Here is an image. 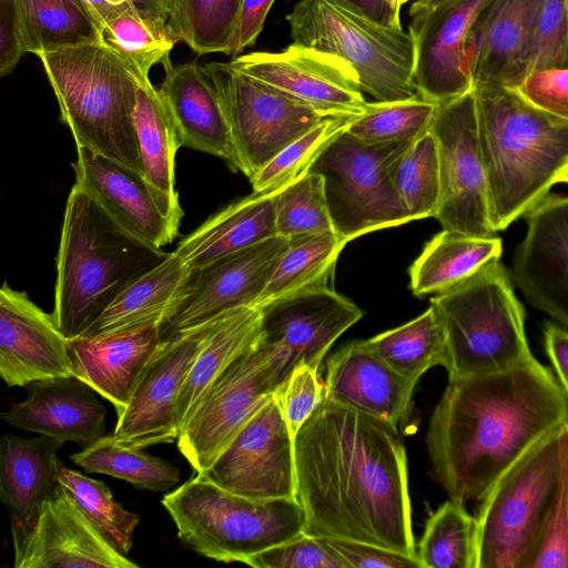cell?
Masks as SVG:
<instances>
[{"label":"cell","mask_w":568,"mask_h":568,"mask_svg":"<svg viewBox=\"0 0 568 568\" xmlns=\"http://www.w3.org/2000/svg\"><path fill=\"white\" fill-rule=\"evenodd\" d=\"M399 433L369 414L321 402L294 436L304 532L417 557Z\"/></svg>","instance_id":"1"},{"label":"cell","mask_w":568,"mask_h":568,"mask_svg":"<svg viewBox=\"0 0 568 568\" xmlns=\"http://www.w3.org/2000/svg\"><path fill=\"white\" fill-rule=\"evenodd\" d=\"M568 423V398L537 359L450 379L427 430L432 469L450 498L480 500L534 445Z\"/></svg>","instance_id":"2"},{"label":"cell","mask_w":568,"mask_h":568,"mask_svg":"<svg viewBox=\"0 0 568 568\" xmlns=\"http://www.w3.org/2000/svg\"><path fill=\"white\" fill-rule=\"evenodd\" d=\"M473 90L496 233L549 195L568 163V121L532 105L513 87L478 84Z\"/></svg>","instance_id":"3"},{"label":"cell","mask_w":568,"mask_h":568,"mask_svg":"<svg viewBox=\"0 0 568 568\" xmlns=\"http://www.w3.org/2000/svg\"><path fill=\"white\" fill-rule=\"evenodd\" d=\"M169 253L120 229L78 185L64 210L53 318L68 339L83 335L118 293Z\"/></svg>","instance_id":"4"},{"label":"cell","mask_w":568,"mask_h":568,"mask_svg":"<svg viewBox=\"0 0 568 568\" xmlns=\"http://www.w3.org/2000/svg\"><path fill=\"white\" fill-rule=\"evenodd\" d=\"M38 58L77 148L142 174L134 128L136 83L119 57L94 42Z\"/></svg>","instance_id":"5"},{"label":"cell","mask_w":568,"mask_h":568,"mask_svg":"<svg viewBox=\"0 0 568 568\" xmlns=\"http://www.w3.org/2000/svg\"><path fill=\"white\" fill-rule=\"evenodd\" d=\"M447 347L448 378L487 375L536 361L525 331V310L511 275L494 260L430 298Z\"/></svg>","instance_id":"6"},{"label":"cell","mask_w":568,"mask_h":568,"mask_svg":"<svg viewBox=\"0 0 568 568\" xmlns=\"http://www.w3.org/2000/svg\"><path fill=\"white\" fill-rule=\"evenodd\" d=\"M162 505L180 540L191 550L221 562H243L305 530L296 498L250 499L196 473L166 494Z\"/></svg>","instance_id":"7"},{"label":"cell","mask_w":568,"mask_h":568,"mask_svg":"<svg viewBox=\"0 0 568 568\" xmlns=\"http://www.w3.org/2000/svg\"><path fill=\"white\" fill-rule=\"evenodd\" d=\"M286 21L294 43L346 62L376 101L419 94L413 39L402 27L382 24L347 0H301Z\"/></svg>","instance_id":"8"},{"label":"cell","mask_w":568,"mask_h":568,"mask_svg":"<svg viewBox=\"0 0 568 568\" xmlns=\"http://www.w3.org/2000/svg\"><path fill=\"white\" fill-rule=\"evenodd\" d=\"M562 427L534 445L479 500L475 568H525L557 481Z\"/></svg>","instance_id":"9"},{"label":"cell","mask_w":568,"mask_h":568,"mask_svg":"<svg viewBox=\"0 0 568 568\" xmlns=\"http://www.w3.org/2000/svg\"><path fill=\"white\" fill-rule=\"evenodd\" d=\"M412 142L365 143L345 130L310 166L324 180L334 231L346 243L413 221L394 183L396 163Z\"/></svg>","instance_id":"10"},{"label":"cell","mask_w":568,"mask_h":568,"mask_svg":"<svg viewBox=\"0 0 568 568\" xmlns=\"http://www.w3.org/2000/svg\"><path fill=\"white\" fill-rule=\"evenodd\" d=\"M203 68L227 114L239 171L250 180L314 126L345 115L303 101L231 62H211Z\"/></svg>","instance_id":"11"},{"label":"cell","mask_w":568,"mask_h":568,"mask_svg":"<svg viewBox=\"0 0 568 568\" xmlns=\"http://www.w3.org/2000/svg\"><path fill=\"white\" fill-rule=\"evenodd\" d=\"M428 130L436 141L440 173L434 217L445 230L494 235L474 90L439 103Z\"/></svg>","instance_id":"12"},{"label":"cell","mask_w":568,"mask_h":568,"mask_svg":"<svg viewBox=\"0 0 568 568\" xmlns=\"http://www.w3.org/2000/svg\"><path fill=\"white\" fill-rule=\"evenodd\" d=\"M268 358L257 342L212 383L178 437L193 469L205 473L275 393Z\"/></svg>","instance_id":"13"},{"label":"cell","mask_w":568,"mask_h":568,"mask_svg":"<svg viewBox=\"0 0 568 568\" xmlns=\"http://www.w3.org/2000/svg\"><path fill=\"white\" fill-rule=\"evenodd\" d=\"M258 308L257 345L268 358L276 389L298 366L318 369L334 342L363 317L358 306L331 287L295 293Z\"/></svg>","instance_id":"14"},{"label":"cell","mask_w":568,"mask_h":568,"mask_svg":"<svg viewBox=\"0 0 568 568\" xmlns=\"http://www.w3.org/2000/svg\"><path fill=\"white\" fill-rule=\"evenodd\" d=\"M201 474L250 499L296 498L294 437L274 395Z\"/></svg>","instance_id":"15"},{"label":"cell","mask_w":568,"mask_h":568,"mask_svg":"<svg viewBox=\"0 0 568 568\" xmlns=\"http://www.w3.org/2000/svg\"><path fill=\"white\" fill-rule=\"evenodd\" d=\"M288 243L276 235L192 271L182 301L161 325V343L232 310L256 307Z\"/></svg>","instance_id":"16"},{"label":"cell","mask_w":568,"mask_h":568,"mask_svg":"<svg viewBox=\"0 0 568 568\" xmlns=\"http://www.w3.org/2000/svg\"><path fill=\"white\" fill-rule=\"evenodd\" d=\"M216 317L162 342L112 433L122 445L144 449L179 437L176 400Z\"/></svg>","instance_id":"17"},{"label":"cell","mask_w":568,"mask_h":568,"mask_svg":"<svg viewBox=\"0 0 568 568\" xmlns=\"http://www.w3.org/2000/svg\"><path fill=\"white\" fill-rule=\"evenodd\" d=\"M77 153L75 185L120 229L156 250L176 237L181 205L161 195L140 173L84 148H77Z\"/></svg>","instance_id":"18"},{"label":"cell","mask_w":568,"mask_h":568,"mask_svg":"<svg viewBox=\"0 0 568 568\" xmlns=\"http://www.w3.org/2000/svg\"><path fill=\"white\" fill-rule=\"evenodd\" d=\"M14 568H138L98 532L58 483L27 525H11Z\"/></svg>","instance_id":"19"},{"label":"cell","mask_w":568,"mask_h":568,"mask_svg":"<svg viewBox=\"0 0 568 568\" xmlns=\"http://www.w3.org/2000/svg\"><path fill=\"white\" fill-rule=\"evenodd\" d=\"M489 0H450L410 17L418 93L443 103L473 90L467 39Z\"/></svg>","instance_id":"20"},{"label":"cell","mask_w":568,"mask_h":568,"mask_svg":"<svg viewBox=\"0 0 568 568\" xmlns=\"http://www.w3.org/2000/svg\"><path fill=\"white\" fill-rule=\"evenodd\" d=\"M230 62L247 74L323 109L357 115L367 105L358 78L346 62L294 42L280 52H251Z\"/></svg>","instance_id":"21"},{"label":"cell","mask_w":568,"mask_h":568,"mask_svg":"<svg viewBox=\"0 0 568 568\" xmlns=\"http://www.w3.org/2000/svg\"><path fill=\"white\" fill-rule=\"evenodd\" d=\"M513 278L527 301L568 328V195H548L527 213Z\"/></svg>","instance_id":"22"},{"label":"cell","mask_w":568,"mask_h":568,"mask_svg":"<svg viewBox=\"0 0 568 568\" xmlns=\"http://www.w3.org/2000/svg\"><path fill=\"white\" fill-rule=\"evenodd\" d=\"M0 375L12 386L74 377L69 339L26 292L0 290Z\"/></svg>","instance_id":"23"},{"label":"cell","mask_w":568,"mask_h":568,"mask_svg":"<svg viewBox=\"0 0 568 568\" xmlns=\"http://www.w3.org/2000/svg\"><path fill=\"white\" fill-rule=\"evenodd\" d=\"M161 324L69 339L75 378L109 400L120 416L161 345Z\"/></svg>","instance_id":"24"},{"label":"cell","mask_w":568,"mask_h":568,"mask_svg":"<svg viewBox=\"0 0 568 568\" xmlns=\"http://www.w3.org/2000/svg\"><path fill=\"white\" fill-rule=\"evenodd\" d=\"M415 383L406 379L364 341H354L327 361L325 399L381 418L404 432Z\"/></svg>","instance_id":"25"},{"label":"cell","mask_w":568,"mask_h":568,"mask_svg":"<svg viewBox=\"0 0 568 568\" xmlns=\"http://www.w3.org/2000/svg\"><path fill=\"white\" fill-rule=\"evenodd\" d=\"M540 0H489L471 27L467 55L473 88L516 87L526 73Z\"/></svg>","instance_id":"26"},{"label":"cell","mask_w":568,"mask_h":568,"mask_svg":"<svg viewBox=\"0 0 568 568\" xmlns=\"http://www.w3.org/2000/svg\"><path fill=\"white\" fill-rule=\"evenodd\" d=\"M95 393L75 377L34 382L28 385L27 397L4 410L1 419L23 430L88 446L104 435L106 410Z\"/></svg>","instance_id":"27"},{"label":"cell","mask_w":568,"mask_h":568,"mask_svg":"<svg viewBox=\"0 0 568 568\" xmlns=\"http://www.w3.org/2000/svg\"><path fill=\"white\" fill-rule=\"evenodd\" d=\"M159 92L182 146L220 158L239 171L227 114L203 65L196 61L172 65Z\"/></svg>","instance_id":"28"},{"label":"cell","mask_w":568,"mask_h":568,"mask_svg":"<svg viewBox=\"0 0 568 568\" xmlns=\"http://www.w3.org/2000/svg\"><path fill=\"white\" fill-rule=\"evenodd\" d=\"M277 192H253L229 204L184 237L173 252L191 271H196L276 236Z\"/></svg>","instance_id":"29"},{"label":"cell","mask_w":568,"mask_h":568,"mask_svg":"<svg viewBox=\"0 0 568 568\" xmlns=\"http://www.w3.org/2000/svg\"><path fill=\"white\" fill-rule=\"evenodd\" d=\"M192 271L171 252L124 286L81 336H100L143 325L163 324L182 301Z\"/></svg>","instance_id":"30"},{"label":"cell","mask_w":568,"mask_h":568,"mask_svg":"<svg viewBox=\"0 0 568 568\" xmlns=\"http://www.w3.org/2000/svg\"><path fill=\"white\" fill-rule=\"evenodd\" d=\"M63 442L41 435L22 438L7 434L0 440V496L11 525H27L58 484V452Z\"/></svg>","instance_id":"31"},{"label":"cell","mask_w":568,"mask_h":568,"mask_svg":"<svg viewBox=\"0 0 568 568\" xmlns=\"http://www.w3.org/2000/svg\"><path fill=\"white\" fill-rule=\"evenodd\" d=\"M501 240L443 229L428 241L409 267L416 296L437 295L459 284L490 261L499 260Z\"/></svg>","instance_id":"32"},{"label":"cell","mask_w":568,"mask_h":568,"mask_svg":"<svg viewBox=\"0 0 568 568\" xmlns=\"http://www.w3.org/2000/svg\"><path fill=\"white\" fill-rule=\"evenodd\" d=\"M260 328L261 308L255 306L235 308L220 316L179 393V435L212 383L257 342Z\"/></svg>","instance_id":"33"},{"label":"cell","mask_w":568,"mask_h":568,"mask_svg":"<svg viewBox=\"0 0 568 568\" xmlns=\"http://www.w3.org/2000/svg\"><path fill=\"white\" fill-rule=\"evenodd\" d=\"M134 78V77H133ZM134 128L142 175L161 195L180 205L175 190V155L182 146L175 124L150 78H134Z\"/></svg>","instance_id":"34"},{"label":"cell","mask_w":568,"mask_h":568,"mask_svg":"<svg viewBox=\"0 0 568 568\" xmlns=\"http://www.w3.org/2000/svg\"><path fill=\"white\" fill-rule=\"evenodd\" d=\"M27 53L100 42L99 26L82 0H16Z\"/></svg>","instance_id":"35"},{"label":"cell","mask_w":568,"mask_h":568,"mask_svg":"<svg viewBox=\"0 0 568 568\" xmlns=\"http://www.w3.org/2000/svg\"><path fill=\"white\" fill-rule=\"evenodd\" d=\"M256 307L278 298L315 288L329 287L339 253L347 244L335 231L288 239Z\"/></svg>","instance_id":"36"},{"label":"cell","mask_w":568,"mask_h":568,"mask_svg":"<svg viewBox=\"0 0 568 568\" xmlns=\"http://www.w3.org/2000/svg\"><path fill=\"white\" fill-rule=\"evenodd\" d=\"M364 342L394 371L415 384L429 368L445 367L447 363L444 328L432 305L416 318Z\"/></svg>","instance_id":"37"},{"label":"cell","mask_w":568,"mask_h":568,"mask_svg":"<svg viewBox=\"0 0 568 568\" xmlns=\"http://www.w3.org/2000/svg\"><path fill=\"white\" fill-rule=\"evenodd\" d=\"M180 41L168 21L123 12L100 28V42L115 53L134 78H150L154 65L172 67L171 51Z\"/></svg>","instance_id":"38"},{"label":"cell","mask_w":568,"mask_h":568,"mask_svg":"<svg viewBox=\"0 0 568 568\" xmlns=\"http://www.w3.org/2000/svg\"><path fill=\"white\" fill-rule=\"evenodd\" d=\"M70 459L89 474L109 475L139 489L164 491L180 481V470L171 463L124 446L113 435H103Z\"/></svg>","instance_id":"39"},{"label":"cell","mask_w":568,"mask_h":568,"mask_svg":"<svg viewBox=\"0 0 568 568\" xmlns=\"http://www.w3.org/2000/svg\"><path fill=\"white\" fill-rule=\"evenodd\" d=\"M476 518L450 498L426 520L416 555L423 568H475Z\"/></svg>","instance_id":"40"},{"label":"cell","mask_w":568,"mask_h":568,"mask_svg":"<svg viewBox=\"0 0 568 568\" xmlns=\"http://www.w3.org/2000/svg\"><path fill=\"white\" fill-rule=\"evenodd\" d=\"M243 0H171L170 23L200 55H232Z\"/></svg>","instance_id":"41"},{"label":"cell","mask_w":568,"mask_h":568,"mask_svg":"<svg viewBox=\"0 0 568 568\" xmlns=\"http://www.w3.org/2000/svg\"><path fill=\"white\" fill-rule=\"evenodd\" d=\"M58 483L105 541L118 552L128 556L139 516L122 507L109 487L58 464Z\"/></svg>","instance_id":"42"},{"label":"cell","mask_w":568,"mask_h":568,"mask_svg":"<svg viewBox=\"0 0 568 568\" xmlns=\"http://www.w3.org/2000/svg\"><path fill=\"white\" fill-rule=\"evenodd\" d=\"M438 105L420 94L406 100L367 102L346 132L373 144L414 141L428 131Z\"/></svg>","instance_id":"43"},{"label":"cell","mask_w":568,"mask_h":568,"mask_svg":"<svg viewBox=\"0 0 568 568\" xmlns=\"http://www.w3.org/2000/svg\"><path fill=\"white\" fill-rule=\"evenodd\" d=\"M394 183L413 221L435 216L440 196V173L436 141L429 130L415 139L398 159Z\"/></svg>","instance_id":"44"},{"label":"cell","mask_w":568,"mask_h":568,"mask_svg":"<svg viewBox=\"0 0 568 568\" xmlns=\"http://www.w3.org/2000/svg\"><path fill=\"white\" fill-rule=\"evenodd\" d=\"M354 116L328 118L293 141L250 180L253 192L267 194L280 191L306 173L318 154L347 129Z\"/></svg>","instance_id":"45"},{"label":"cell","mask_w":568,"mask_h":568,"mask_svg":"<svg viewBox=\"0 0 568 568\" xmlns=\"http://www.w3.org/2000/svg\"><path fill=\"white\" fill-rule=\"evenodd\" d=\"M275 226L286 239L334 231L322 175L306 172L277 192Z\"/></svg>","instance_id":"46"},{"label":"cell","mask_w":568,"mask_h":568,"mask_svg":"<svg viewBox=\"0 0 568 568\" xmlns=\"http://www.w3.org/2000/svg\"><path fill=\"white\" fill-rule=\"evenodd\" d=\"M525 568H568V423L558 438L555 489Z\"/></svg>","instance_id":"47"},{"label":"cell","mask_w":568,"mask_h":568,"mask_svg":"<svg viewBox=\"0 0 568 568\" xmlns=\"http://www.w3.org/2000/svg\"><path fill=\"white\" fill-rule=\"evenodd\" d=\"M561 65H568V0H540L534 20L525 75L536 70Z\"/></svg>","instance_id":"48"},{"label":"cell","mask_w":568,"mask_h":568,"mask_svg":"<svg viewBox=\"0 0 568 568\" xmlns=\"http://www.w3.org/2000/svg\"><path fill=\"white\" fill-rule=\"evenodd\" d=\"M246 565L255 568H347L320 537L306 532L250 557Z\"/></svg>","instance_id":"49"},{"label":"cell","mask_w":568,"mask_h":568,"mask_svg":"<svg viewBox=\"0 0 568 568\" xmlns=\"http://www.w3.org/2000/svg\"><path fill=\"white\" fill-rule=\"evenodd\" d=\"M274 397L293 437L325 398L318 369L307 365L296 367L275 390Z\"/></svg>","instance_id":"50"},{"label":"cell","mask_w":568,"mask_h":568,"mask_svg":"<svg viewBox=\"0 0 568 568\" xmlns=\"http://www.w3.org/2000/svg\"><path fill=\"white\" fill-rule=\"evenodd\" d=\"M514 89L538 109L568 121V65L529 72Z\"/></svg>","instance_id":"51"},{"label":"cell","mask_w":568,"mask_h":568,"mask_svg":"<svg viewBox=\"0 0 568 568\" xmlns=\"http://www.w3.org/2000/svg\"><path fill=\"white\" fill-rule=\"evenodd\" d=\"M320 538L347 568H423L417 557L390 549L354 540Z\"/></svg>","instance_id":"52"},{"label":"cell","mask_w":568,"mask_h":568,"mask_svg":"<svg viewBox=\"0 0 568 568\" xmlns=\"http://www.w3.org/2000/svg\"><path fill=\"white\" fill-rule=\"evenodd\" d=\"M26 53L16 0H0V75L10 74Z\"/></svg>","instance_id":"53"},{"label":"cell","mask_w":568,"mask_h":568,"mask_svg":"<svg viewBox=\"0 0 568 568\" xmlns=\"http://www.w3.org/2000/svg\"><path fill=\"white\" fill-rule=\"evenodd\" d=\"M100 28L114 17L129 11L170 22L171 0H82Z\"/></svg>","instance_id":"54"},{"label":"cell","mask_w":568,"mask_h":568,"mask_svg":"<svg viewBox=\"0 0 568 568\" xmlns=\"http://www.w3.org/2000/svg\"><path fill=\"white\" fill-rule=\"evenodd\" d=\"M275 0H243L232 55L237 57L255 43L263 30L266 16Z\"/></svg>","instance_id":"55"},{"label":"cell","mask_w":568,"mask_h":568,"mask_svg":"<svg viewBox=\"0 0 568 568\" xmlns=\"http://www.w3.org/2000/svg\"><path fill=\"white\" fill-rule=\"evenodd\" d=\"M544 345L555 376L568 398V328L546 323Z\"/></svg>","instance_id":"56"},{"label":"cell","mask_w":568,"mask_h":568,"mask_svg":"<svg viewBox=\"0 0 568 568\" xmlns=\"http://www.w3.org/2000/svg\"><path fill=\"white\" fill-rule=\"evenodd\" d=\"M362 9L367 16L377 22L400 28L399 16H397L386 0H347Z\"/></svg>","instance_id":"57"},{"label":"cell","mask_w":568,"mask_h":568,"mask_svg":"<svg viewBox=\"0 0 568 568\" xmlns=\"http://www.w3.org/2000/svg\"><path fill=\"white\" fill-rule=\"evenodd\" d=\"M447 1L450 0H417L412 4L409 9V16L414 17L416 14L423 13Z\"/></svg>","instance_id":"58"},{"label":"cell","mask_w":568,"mask_h":568,"mask_svg":"<svg viewBox=\"0 0 568 568\" xmlns=\"http://www.w3.org/2000/svg\"><path fill=\"white\" fill-rule=\"evenodd\" d=\"M556 183H567L568 184V163L564 166V169L557 175Z\"/></svg>","instance_id":"59"},{"label":"cell","mask_w":568,"mask_h":568,"mask_svg":"<svg viewBox=\"0 0 568 568\" xmlns=\"http://www.w3.org/2000/svg\"><path fill=\"white\" fill-rule=\"evenodd\" d=\"M392 10L399 16L402 3L400 0H386Z\"/></svg>","instance_id":"60"},{"label":"cell","mask_w":568,"mask_h":568,"mask_svg":"<svg viewBox=\"0 0 568 568\" xmlns=\"http://www.w3.org/2000/svg\"><path fill=\"white\" fill-rule=\"evenodd\" d=\"M408 1H409V0H400V3H402V6H403L404 3L408 2Z\"/></svg>","instance_id":"61"}]
</instances>
